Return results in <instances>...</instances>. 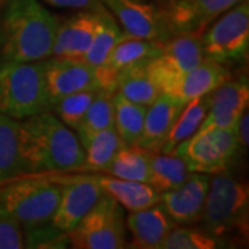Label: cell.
Listing matches in <instances>:
<instances>
[{
    "label": "cell",
    "instance_id": "30",
    "mask_svg": "<svg viewBox=\"0 0 249 249\" xmlns=\"http://www.w3.org/2000/svg\"><path fill=\"white\" fill-rule=\"evenodd\" d=\"M114 93L108 90H98L97 96L90 104L85 118L75 130L80 142L101 130L114 127Z\"/></svg>",
    "mask_w": 249,
    "mask_h": 249
},
{
    "label": "cell",
    "instance_id": "5",
    "mask_svg": "<svg viewBox=\"0 0 249 249\" xmlns=\"http://www.w3.org/2000/svg\"><path fill=\"white\" fill-rule=\"evenodd\" d=\"M32 176L35 178L0 184V205L25 229L52 222L61 194V184L39 175Z\"/></svg>",
    "mask_w": 249,
    "mask_h": 249
},
{
    "label": "cell",
    "instance_id": "23",
    "mask_svg": "<svg viewBox=\"0 0 249 249\" xmlns=\"http://www.w3.org/2000/svg\"><path fill=\"white\" fill-rule=\"evenodd\" d=\"M211 93L186 103V106L178 114L176 122L172 126L166 140L162 144L158 152H165V154L173 152L178 144L188 140L198 132V129L204 124L206 114L209 111Z\"/></svg>",
    "mask_w": 249,
    "mask_h": 249
},
{
    "label": "cell",
    "instance_id": "24",
    "mask_svg": "<svg viewBox=\"0 0 249 249\" xmlns=\"http://www.w3.org/2000/svg\"><path fill=\"white\" fill-rule=\"evenodd\" d=\"M150 155V150L142 148L139 145H124L106 168L94 173H104L124 180L148 183Z\"/></svg>",
    "mask_w": 249,
    "mask_h": 249
},
{
    "label": "cell",
    "instance_id": "6",
    "mask_svg": "<svg viewBox=\"0 0 249 249\" xmlns=\"http://www.w3.org/2000/svg\"><path fill=\"white\" fill-rule=\"evenodd\" d=\"M124 206L103 193L79 224L67 232V240L78 249L124 248Z\"/></svg>",
    "mask_w": 249,
    "mask_h": 249
},
{
    "label": "cell",
    "instance_id": "20",
    "mask_svg": "<svg viewBox=\"0 0 249 249\" xmlns=\"http://www.w3.org/2000/svg\"><path fill=\"white\" fill-rule=\"evenodd\" d=\"M184 106L186 103L160 91L147 107L142 132L136 145L150 151H160Z\"/></svg>",
    "mask_w": 249,
    "mask_h": 249
},
{
    "label": "cell",
    "instance_id": "22",
    "mask_svg": "<svg viewBox=\"0 0 249 249\" xmlns=\"http://www.w3.org/2000/svg\"><path fill=\"white\" fill-rule=\"evenodd\" d=\"M116 91L142 106H150L160 94L158 83L150 71V58L132 64L119 72L115 80Z\"/></svg>",
    "mask_w": 249,
    "mask_h": 249
},
{
    "label": "cell",
    "instance_id": "29",
    "mask_svg": "<svg viewBox=\"0 0 249 249\" xmlns=\"http://www.w3.org/2000/svg\"><path fill=\"white\" fill-rule=\"evenodd\" d=\"M126 36L129 35H126L122 31V28L118 25V22H115L111 13L106 11L103 14L100 27L97 28L96 34L91 39L89 49L86 50V53L83 54L80 60L89 64L93 68L101 67L108 57V54L114 49V46Z\"/></svg>",
    "mask_w": 249,
    "mask_h": 249
},
{
    "label": "cell",
    "instance_id": "25",
    "mask_svg": "<svg viewBox=\"0 0 249 249\" xmlns=\"http://www.w3.org/2000/svg\"><path fill=\"white\" fill-rule=\"evenodd\" d=\"M24 175L19 152V121L0 114V184Z\"/></svg>",
    "mask_w": 249,
    "mask_h": 249
},
{
    "label": "cell",
    "instance_id": "7",
    "mask_svg": "<svg viewBox=\"0 0 249 249\" xmlns=\"http://www.w3.org/2000/svg\"><path fill=\"white\" fill-rule=\"evenodd\" d=\"M235 127L196 132L170 154L184 160L190 172L205 175L226 172L241 150Z\"/></svg>",
    "mask_w": 249,
    "mask_h": 249
},
{
    "label": "cell",
    "instance_id": "34",
    "mask_svg": "<svg viewBox=\"0 0 249 249\" xmlns=\"http://www.w3.org/2000/svg\"><path fill=\"white\" fill-rule=\"evenodd\" d=\"M46 3L52 4L58 9H73V10H88V11H106V6L101 0H45Z\"/></svg>",
    "mask_w": 249,
    "mask_h": 249
},
{
    "label": "cell",
    "instance_id": "13",
    "mask_svg": "<svg viewBox=\"0 0 249 249\" xmlns=\"http://www.w3.org/2000/svg\"><path fill=\"white\" fill-rule=\"evenodd\" d=\"M45 75L52 107L60 98L72 93L100 89L96 68L78 58L53 57L45 61Z\"/></svg>",
    "mask_w": 249,
    "mask_h": 249
},
{
    "label": "cell",
    "instance_id": "12",
    "mask_svg": "<svg viewBox=\"0 0 249 249\" xmlns=\"http://www.w3.org/2000/svg\"><path fill=\"white\" fill-rule=\"evenodd\" d=\"M101 3L118 19L126 35L158 42L170 37L160 6L150 0H101Z\"/></svg>",
    "mask_w": 249,
    "mask_h": 249
},
{
    "label": "cell",
    "instance_id": "17",
    "mask_svg": "<svg viewBox=\"0 0 249 249\" xmlns=\"http://www.w3.org/2000/svg\"><path fill=\"white\" fill-rule=\"evenodd\" d=\"M106 11L97 13L83 10L71 17L58 21L52 57L80 60L89 49L91 39L100 27L101 18Z\"/></svg>",
    "mask_w": 249,
    "mask_h": 249
},
{
    "label": "cell",
    "instance_id": "9",
    "mask_svg": "<svg viewBox=\"0 0 249 249\" xmlns=\"http://www.w3.org/2000/svg\"><path fill=\"white\" fill-rule=\"evenodd\" d=\"M61 184V194L55 208L52 224L64 234L73 230L85 214L97 202L103 194L101 188L89 180L79 178L73 172L36 173Z\"/></svg>",
    "mask_w": 249,
    "mask_h": 249
},
{
    "label": "cell",
    "instance_id": "32",
    "mask_svg": "<svg viewBox=\"0 0 249 249\" xmlns=\"http://www.w3.org/2000/svg\"><path fill=\"white\" fill-rule=\"evenodd\" d=\"M223 242L206 230L194 227H173L163 240L160 249H216Z\"/></svg>",
    "mask_w": 249,
    "mask_h": 249
},
{
    "label": "cell",
    "instance_id": "2",
    "mask_svg": "<svg viewBox=\"0 0 249 249\" xmlns=\"http://www.w3.org/2000/svg\"><path fill=\"white\" fill-rule=\"evenodd\" d=\"M58 18L39 0H9L3 17V60L42 61L53 53Z\"/></svg>",
    "mask_w": 249,
    "mask_h": 249
},
{
    "label": "cell",
    "instance_id": "35",
    "mask_svg": "<svg viewBox=\"0 0 249 249\" xmlns=\"http://www.w3.org/2000/svg\"><path fill=\"white\" fill-rule=\"evenodd\" d=\"M248 126H249V114H248V109H245L244 112H242V115L240 116V119H238V124H237V137H238V142H240V147H248V142H249V130H248Z\"/></svg>",
    "mask_w": 249,
    "mask_h": 249
},
{
    "label": "cell",
    "instance_id": "18",
    "mask_svg": "<svg viewBox=\"0 0 249 249\" xmlns=\"http://www.w3.org/2000/svg\"><path fill=\"white\" fill-rule=\"evenodd\" d=\"M229 79L230 72L223 64L205 57L196 67L178 76L162 91L183 103H188L194 98L209 94Z\"/></svg>",
    "mask_w": 249,
    "mask_h": 249
},
{
    "label": "cell",
    "instance_id": "3",
    "mask_svg": "<svg viewBox=\"0 0 249 249\" xmlns=\"http://www.w3.org/2000/svg\"><path fill=\"white\" fill-rule=\"evenodd\" d=\"M52 111L45 61H4L0 65V114L24 121Z\"/></svg>",
    "mask_w": 249,
    "mask_h": 249
},
{
    "label": "cell",
    "instance_id": "14",
    "mask_svg": "<svg viewBox=\"0 0 249 249\" xmlns=\"http://www.w3.org/2000/svg\"><path fill=\"white\" fill-rule=\"evenodd\" d=\"M248 79L227 80L211 93V106L198 132L212 129H234L245 109H248Z\"/></svg>",
    "mask_w": 249,
    "mask_h": 249
},
{
    "label": "cell",
    "instance_id": "1",
    "mask_svg": "<svg viewBox=\"0 0 249 249\" xmlns=\"http://www.w3.org/2000/svg\"><path fill=\"white\" fill-rule=\"evenodd\" d=\"M19 152L24 175L76 172L85 160L76 132L50 111L19 121Z\"/></svg>",
    "mask_w": 249,
    "mask_h": 249
},
{
    "label": "cell",
    "instance_id": "16",
    "mask_svg": "<svg viewBox=\"0 0 249 249\" xmlns=\"http://www.w3.org/2000/svg\"><path fill=\"white\" fill-rule=\"evenodd\" d=\"M160 47L162 42L158 40H147L133 36L124 37L114 46L104 64L96 68L98 88L115 93V80L118 73L124 71V68L130 67L132 64L158 55Z\"/></svg>",
    "mask_w": 249,
    "mask_h": 249
},
{
    "label": "cell",
    "instance_id": "15",
    "mask_svg": "<svg viewBox=\"0 0 249 249\" xmlns=\"http://www.w3.org/2000/svg\"><path fill=\"white\" fill-rule=\"evenodd\" d=\"M211 175L191 172L186 181L175 190L160 193V204L173 222L191 224L201 220Z\"/></svg>",
    "mask_w": 249,
    "mask_h": 249
},
{
    "label": "cell",
    "instance_id": "31",
    "mask_svg": "<svg viewBox=\"0 0 249 249\" xmlns=\"http://www.w3.org/2000/svg\"><path fill=\"white\" fill-rule=\"evenodd\" d=\"M98 90L100 89L82 90V91H76V93H72L60 98L52 107V109L55 112L54 115L57 116L62 124H67L70 129L76 130L82 119L86 115L90 104L97 96Z\"/></svg>",
    "mask_w": 249,
    "mask_h": 249
},
{
    "label": "cell",
    "instance_id": "21",
    "mask_svg": "<svg viewBox=\"0 0 249 249\" xmlns=\"http://www.w3.org/2000/svg\"><path fill=\"white\" fill-rule=\"evenodd\" d=\"M126 226L133 237L134 248L160 249L176 223L158 202L144 209L130 211L126 217Z\"/></svg>",
    "mask_w": 249,
    "mask_h": 249
},
{
    "label": "cell",
    "instance_id": "11",
    "mask_svg": "<svg viewBox=\"0 0 249 249\" xmlns=\"http://www.w3.org/2000/svg\"><path fill=\"white\" fill-rule=\"evenodd\" d=\"M205 58L199 35H176L162 42L158 55L150 58V71L160 91Z\"/></svg>",
    "mask_w": 249,
    "mask_h": 249
},
{
    "label": "cell",
    "instance_id": "8",
    "mask_svg": "<svg viewBox=\"0 0 249 249\" xmlns=\"http://www.w3.org/2000/svg\"><path fill=\"white\" fill-rule=\"evenodd\" d=\"M201 36L206 58L226 64L242 60L249 47V1L242 0L211 22Z\"/></svg>",
    "mask_w": 249,
    "mask_h": 249
},
{
    "label": "cell",
    "instance_id": "33",
    "mask_svg": "<svg viewBox=\"0 0 249 249\" xmlns=\"http://www.w3.org/2000/svg\"><path fill=\"white\" fill-rule=\"evenodd\" d=\"M25 248L22 226L0 205V249Z\"/></svg>",
    "mask_w": 249,
    "mask_h": 249
},
{
    "label": "cell",
    "instance_id": "27",
    "mask_svg": "<svg viewBox=\"0 0 249 249\" xmlns=\"http://www.w3.org/2000/svg\"><path fill=\"white\" fill-rule=\"evenodd\" d=\"M80 144L85 151L83 165L78 169L82 172H100L115 158L118 151L124 147L115 127L93 134L89 139L80 142Z\"/></svg>",
    "mask_w": 249,
    "mask_h": 249
},
{
    "label": "cell",
    "instance_id": "4",
    "mask_svg": "<svg viewBox=\"0 0 249 249\" xmlns=\"http://www.w3.org/2000/svg\"><path fill=\"white\" fill-rule=\"evenodd\" d=\"M249 190L245 181L220 172L209 178L201 220L216 237L232 231H248Z\"/></svg>",
    "mask_w": 249,
    "mask_h": 249
},
{
    "label": "cell",
    "instance_id": "28",
    "mask_svg": "<svg viewBox=\"0 0 249 249\" xmlns=\"http://www.w3.org/2000/svg\"><path fill=\"white\" fill-rule=\"evenodd\" d=\"M114 127L124 145H136L144 126L147 106L133 103L115 91L114 96Z\"/></svg>",
    "mask_w": 249,
    "mask_h": 249
},
{
    "label": "cell",
    "instance_id": "10",
    "mask_svg": "<svg viewBox=\"0 0 249 249\" xmlns=\"http://www.w3.org/2000/svg\"><path fill=\"white\" fill-rule=\"evenodd\" d=\"M242 0H165L160 4L170 37L201 35L211 22Z\"/></svg>",
    "mask_w": 249,
    "mask_h": 249
},
{
    "label": "cell",
    "instance_id": "26",
    "mask_svg": "<svg viewBox=\"0 0 249 249\" xmlns=\"http://www.w3.org/2000/svg\"><path fill=\"white\" fill-rule=\"evenodd\" d=\"M190 173L186 162L178 155L151 151L148 184L157 191L165 193L178 188L186 181Z\"/></svg>",
    "mask_w": 249,
    "mask_h": 249
},
{
    "label": "cell",
    "instance_id": "19",
    "mask_svg": "<svg viewBox=\"0 0 249 249\" xmlns=\"http://www.w3.org/2000/svg\"><path fill=\"white\" fill-rule=\"evenodd\" d=\"M79 178L89 180L101 188L103 193L116 199L124 206V209L139 211L148 208L160 202V191H157L151 184L142 181H133L124 178L109 176L104 173H75Z\"/></svg>",
    "mask_w": 249,
    "mask_h": 249
}]
</instances>
